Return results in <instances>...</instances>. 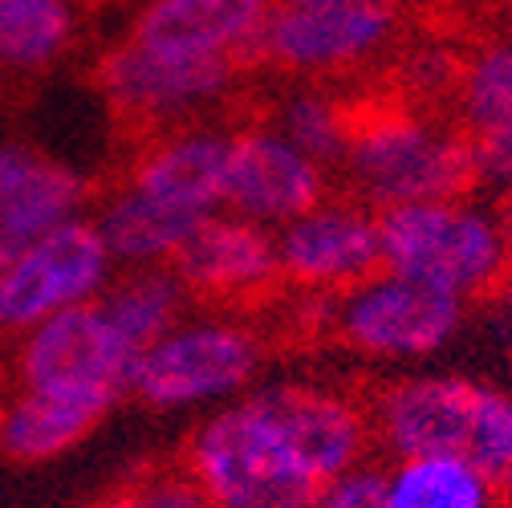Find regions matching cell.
Masks as SVG:
<instances>
[{"mask_svg":"<svg viewBox=\"0 0 512 508\" xmlns=\"http://www.w3.org/2000/svg\"><path fill=\"white\" fill-rule=\"evenodd\" d=\"M273 126L322 167H338L350 147V102L322 86H297L277 102Z\"/></svg>","mask_w":512,"mask_h":508,"instance_id":"24","label":"cell"},{"mask_svg":"<svg viewBox=\"0 0 512 508\" xmlns=\"http://www.w3.org/2000/svg\"><path fill=\"white\" fill-rule=\"evenodd\" d=\"M244 70L240 57H171L126 37L98 57L94 82L118 118L167 126L224 102Z\"/></svg>","mask_w":512,"mask_h":508,"instance_id":"8","label":"cell"},{"mask_svg":"<svg viewBox=\"0 0 512 508\" xmlns=\"http://www.w3.org/2000/svg\"><path fill=\"white\" fill-rule=\"evenodd\" d=\"M500 228H504V240H508V257H512V183H508V212H504Z\"/></svg>","mask_w":512,"mask_h":508,"instance_id":"31","label":"cell"},{"mask_svg":"<svg viewBox=\"0 0 512 508\" xmlns=\"http://www.w3.org/2000/svg\"><path fill=\"white\" fill-rule=\"evenodd\" d=\"M183 468L212 508H313L326 488L248 395L216 407L191 431Z\"/></svg>","mask_w":512,"mask_h":508,"instance_id":"3","label":"cell"},{"mask_svg":"<svg viewBox=\"0 0 512 508\" xmlns=\"http://www.w3.org/2000/svg\"><path fill=\"white\" fill-rule=\"evenodd\" d=\"M135 362L139 350L110 326V317L94 301L25 330L17 338L9 374L17 391L94 395L122 403V395H131Z\"/></svg>","mask_w":512,"mask_h":508,"instance_id":"7","label":"cell"},{"mask_svg":"<svg viewBox=\"0 0 512 508\" xmlns=\"http://www.w3.org/2000/svg\"><path fill=\"white\" fill-rule=\"evenodd\" d=\"M374 439L395 460L456 456L512 484V395L460 374H407L370 399Z\"/></svg>","mask_w":512,"mask_h":508,"instance_id":"2","label":"cell"},{"mask_svg":"<svg viewBox=\"0 0 512 508\" xmlns=\"http://www.w3.org/2000/svg\"><path fill=\"white\" fill-rule=\"evenodd\" d=\"M330 192L326 167L293 147L273 122H248L232 131L224 208L261 228H285L317 208Z\"/></svg>","mask_w":512,"mask_h":508,"instance_id":"11","label":"cell"},{"mask_svg":"<svg viewBox=\"0 0 512 508\" xmlns=\"http://www.w3.org/2000/svg\"><path fill=\"white\" fill-rule=\"evenodd\" d=\"M382 269L427 281L464 301L508 285V240L496 216L468 200H427L378 212Z\"/></svg>","mask_w":512,"mask_h":508,"instance_id":"4","label":"cell"},{"mask_svg":"<svg viewBox=\"0 0 512 508\" xmlns=\"http://www.w3.org/2000/svg\"><path fill=\"white\" fill-rule=\"evenodd\" d=\"M456 126L468 139L512 131V41L476 49L456 78Z\"/></svg>","mask_w":512,"mask_h":508,"instance_id":"23","label":"cell"},{"mask_svg":"<svg viewBox=\"0 0 512 508\" xmlns=\"http://www.w3.org/2000/svg\"><path fill=\"white\" fill-rule=\"evenodd\" d=\"M0 338H5V326H0Z\"/></svg>","mask_w":512,"mask_h":508,"instance_id":"34","label":"cell"},{"mask_svg":"<svg viewBox=\"0 0 512 508\" xmlns=\"http://www.w3.org/2000/svg\"><path fill=\"white\" fill-rule=\"evenodd\" d=\"M273 5H378V9H407L411 0H273Z\"/></svg>","mask_w":512,"mask_h":508,"instance_id":"30","label":"cell"},{"mask_svg":"<svg viewBox=\"0 0 512 508\" xmlns=\"http://www.w3.org/2000/svg\"><path fill=\"white\" fill-rule=\"evenodd\" d=\"M500 297H504V313H508V322H512V281L500 289Z\"/></svg>","mask_w":512,"mask_h":508,"instance_id":"32","label":"cell"},{"mask_svg":"<svg viewBox=\"0 0 512 508\" xmlns=\"http://www.w3.org/2000/svg\"><path fill=\"white\" fill-rule=\"evenodd\" d=\"M171 273L191 297L208 301H261L281 289L277 232L232 212H212L183 236L171 257Z\"/></svg>","mask_w":512,"mask_h":508,"instance_id":"14","label":"cell"},{"mask_svg":"<svg viewBox=\"0 0 512 508\" xmlns=\"http://www.w3.org/2000/svg\"><path fill=\"white\" fill-rule=\"evenodd\" d=\"M504 500H508V508H512V484H508V488H504Z\"/></svg>","mask_w":512,"mask_h":508,"instance_id":"33","label":"cell"},{"mask_svg":"<svg viewBox=\"0 0 512 508\" xmlns=\"http://www.w3.org/2000/svg\"><path fill=\"white\" fill-rule=\"evenodd\" d=\"M281 281L305 293H346L382 269L378 216L358 200H322L277 228Z\"/></svg>","mask_w":512,"mask_h":508,"instance_id":"13","label":"cell"},{"mask_svg":"<svg viewBox=\"0 0 512 508\" xmlns=\"http://www.w3.org/2000/svg\"><path fill=\"white\" fill-rule=\"evenodd\" d=\"M33 163H37V151L33 147L0 143V208H5V200L17 192V183L29 175Z\"/></svg>","mask_w":512,"mask_h":508,"instance_id":"28","label":"cell"},{"mask_svg":"<svg viewBox=\"0 0 512 508\" xmlns=\"http://www.w3.org/2000/svg\"><path fill=\"white\" fill-rule=\"evenodd\" d=\"M114 399L9 391L0 399V456L13 464H45L66 456L114 411Z\"/></svg>","mask_w":512,"mask_h":508,"instance_id":"17","label":"cell"},{"mask_svg":"<svg viewBox=\"0 0 512 508\" xmlns=\"http://www.w3.org/2000/svg\"><path fill=\"white\" fill-rule=\"evenodd\" d=\"M248 403L261 411L301 456V464L322 480H338L366 464L374 423L370 407L322 387V383H265L248 391Z\"/></svg>","mask_w":512,"mask_h":508,"instance_id":"12","label":"cell"},{"mask_svg":"<svg viewBox=\"0 0 512 508\" xmlns=\"http://www.w3.org/2000/svg\"><path fill=\"white\" fill-rule=\"evenodd\" d=\"M78 0H0V74H41L70 53Z\"/></svg>","mask_w":512,"mask_h":508,"instance_id":"20","label":"cell"},{"mask_svg":"<svg viewBox=\"0 0 512 508\" xmlns=\"http://www.w3.org/2000/svg\"><path fill=\"white\" fill-rule=\"evenodd\" d=\"M338 171L354 200L378 212L427 200H468L480 183L472 139L411 102H350V147Z\"/></svg>","mask_w":512,"mask_h":508,"instance_id":"1","label":"cell"},{"mask_svg":"<svg viewBox=\"0 0 512 508\" xmlns=\"http://www.w3.org/2000/svg\"><path fill=\"white\" fill-rule=\"evenodd\" d=\"M94 196V183L86 171L37 155V163L29 167V175L17 183V192L0 208V273H5L21 252L49 236L53 228L70 224L82 216V208Z\"/></svg>","mask_w":512,"mask_h":508,"instance_id":"18","label":"cell"},{"mask_svg":"<svg viewBox=\"0 0 512 508\" xmlns=\"http://www.w3.org/2000/svg\"><path fill=\"white\" fill-rule=\"evenodd\" d=\"M273 0H147L131 25V41L171 57H240L252 49Z\"/></svg>","mask_w":512,"mask_h":508,"instance_id":"16","label":"cell"},{"mask_svg":"<svg viewBox=\"0 0 512 508\" xmlns=\"http://www.w3.org/2000/svg\"><path fill=\"white\" fill-rule=\"evenodd\" d=\"M504 488L456 456L395 460L387 472V508H500Z\"/></svg>","mask_w":512,"mask_h":508,"instance_id":"22","label":"cell"},{"mask_svg":"<svg viewBox=\"0 0 512 508\" xmlns=\"http://www.w3.org/2000/svg\"><path fill=\"white\" fill-rule=\"evenodd\" d=\"M191 293L183 289V281L171 273V265H155V269H131L126 277L110 281L106 293L98 297L102 313L110 317V326L131 342L139 354L147 346H155L159 338H167L179 322H187Z\"/></svg>","mask_w":512,"mask_h":508,"instance_id":"21","label":"cell"},{"mask_svg":"<svg viewBox=\"0 0 512 508\" xmlns=\"http://www.w3.org/2000/svg\"><path fill=\"white\" fill-rule=\"evenodd\" d=\"M313 508H387V472L374 464H362L330 480Z\"/></svg>","mask_w":512,"mask_h":508,"instance_id":"25","label":"cell"},{"mask_svg":"<svg viewBox=\"0 0 512 508\" xmlns=\"http://www.w3.org/2000/svg\"><path fill=\"white\" fill-rule=\"evenodd\" d=\"M94 224L102 232V244H106L114 265L155 269V265H171L175 248L200 220L151 204L147 196L135 192V187H118L114 196L102 200Z\"/></svg>","mask_w":512,"mask_h":508,"instance_id":"19","label":"cell"},{"mask_svg":"<svg viewBox=\"0 0 512 508\" xmlns=\"http://www.w3.org/2000/svg\"><path fill=\"white\" fill-rule=\"evenodd\" d=\"M232 131L220 126H179V131L155 139L131 167L126 187H135L151 204L204 220L224 204Z\"/></svg>","mask_w":512,"mask_h":508,"instance_id":"15","label":"cell"},{"mask_svg":"<svg viewBox=\"0 0 512 508\" xmlns=\"http://www.w3.org/2000/svg\"><path fill=\"white\" fill-rule=\"evenodd\" d=\"M265 338L232 317H187L147 346L131 374V395L151 411H191L252 387Z\"/></svg>","mask_w":512,"mask_h":508,"instance_id":"5","label":"cell"},{"mask_svg":"<svg viewBox=\"0 0 512 508\" xmlns=\"http://www.w3.org/2000/svg\"><path fill=\"white\" fill-rule=\"evenodd\" d=\"M139 492L147 508H212V500L191 480L187 468H159L139 480Z\"/></svg>","mask_w":512,"mask_h":508,"instance_id":"26","label":"cell"},{"mask_svg":"<svg viewBox=\"0 0 512 508\" xmlns=\"http://www.w3.org/2000/svg\"><path fill=\"white\" fill-rule=\"evenodd\" d=\"M464 313V297L391 269H378L346 293H334L330 330L338 334V342L366 358L407 362L443 350L460 334Z\"/></svg>","mask_w":512,"mask_h":508,"instance_id":"6","label":"cell"},{"mask_svg":"<svg viewBox=\"0 0 512 508\" xmlns=\"http://www.w3.org/2000/svg\"><path fill=\"white\" fill-rule=\"evenodd\" d=\"M90 508H147L143 504V492H139V484H126V488H114V492H106L102 500H94Z\"/></svg>","mask_w":512,"mask_h":508,"instance_id":"29","label":"cell"},{"mask_svg":"<svg viewBox=\"0 0 512 508\" xmlns=\"http://www.w3.org/2000/svg\"><path fill=\"white\" fill-rule=\"evenodd\" d=\"M476 151V175L488 183H512V131L492 139H472Z\"/></svg>","mask_w":512,"mask_h":508,"instance_id":"27","label":"cell"},{"mask_svg":"<svg viewBox=\"0 0 512 508\" xmlns=\"http://www.w3.org/2000/svg\"><path fill=\"white\" fill-rule=\"evenodd\" d=\"M110 252L94 220L78 216L33 240L21 257L0 273V326L25 334L78 305H94L110 285Z\"/></svg>","mask_w":512,"mask_h":508,"instance_id":"10","label":"cell"},{"mask_svg":"<svg viewBox=\"0 0 512 508\" xmlns=\"http://www.w3.org/2000/svg\"><path fill=\"white\" fill-rule=\"evenodd\" d=\"M403 29V9L378 5H273L252 57L301 78H330L382 57Z\"/></svg>","mask_w":512,"mask_h":508,"instance_id":"9","label":"cell"}]
</instances>
